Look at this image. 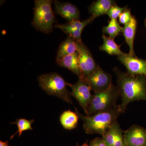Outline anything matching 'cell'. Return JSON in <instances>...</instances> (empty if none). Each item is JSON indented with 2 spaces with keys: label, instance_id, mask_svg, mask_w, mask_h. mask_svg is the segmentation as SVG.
I'll return each instance as SVG.
<instances>
[{
  "label": "cell",
  "instance_id": "cell-1",
  "mask_svg": "<svg viewBox=\"0 0 146 146\" xmlns=\"http://www.w3.org/2000/svg\"><path fill=\"white\" fill-rule=\"evenodd\" d=\"M117 78V86L121 97L119 107L122 113L128 104L135 101H146V78L143 75H132L122 72L117 67L113 69Z\"/></svg>",
  "mask_w": 146,
  "mask_h": 146
},
{
  "label": "cell",
  "instance_id": "cell-2",
  "mask_svg": "<svg viewBox=\"0 0 146 146\" xmlns=\"http://www.w3.org/2000/svg\"><path fill=\"white\" fill-rule=\"evenodd\" d=\"M75 108L79 117L83 121L85 133L90 134L97 133L102 136L117 121L118 117L122 113L119 105L112 109L98 112L90 116L82 115L76 108Z\"/></svg>",
  "mask_w": 146,
  "mask_h": 146
},
{
  "label": "cell",
  "instance_id": "cell-3",
  "mask_svg": "<svg viewBox=\"0 0 146 146\" xmlns=\"http://www.w3.org/2000/svg\"><path fill=\"white\" fill-rule=\"evenodd\" d=\"M39 86L48 95L54 96L72 104L71 94L67 88V82L58 73L43 74L38 76Z\"/></svg>",
  "mask_w": 146,
  "mask_h": 146
},
{
  "label": "cell",
  "instance_id": "cell-4",
  "mask_svg": "<svg viewBox=\"0 0 146 146\" xmlns=\"http://www.w3.org/2000/svg\"><path fill=\"white\" fill-rule=\"evenodd\" d=\"M51 0L35 1L34 17L32 25L37 31L49 34L53 28L55 18Z\"/></svg>",
  "mask_w": 146,
  "mask_h": 146
},
{
  "label": "cell",
  "instance_id": "cell-5",
  "mask_svg": "<svg viewBox=\"0 0 146 146\" xmlns=\"http://www.w3.org/2000/svg\"><path fill=\"white\" fill-rule=\"evenodd\" d=\"M120 96L117 86L113 84L106 91L95 93L90 102L86 115L91 116L116 107L117 106V101Z\"/></svg>",
  "mask_w": 146,
  "mask_h": 146
},
{
  "label": "cell",
  "instance_id": "cell-6",
  "mask_svg": "<svg viewBox=\"0 0 146 146\" xmlns=\"http://www.w3.org/2000/svg\"><path fill=\"white\" fill-rule=\"evenodd\" d=\"M83 79L95 94L106 91L113 85L112 75L105 72L99 65L91 75Z\"/></svg>",
  "mask_w": 146,
  "mask_h": 146
},
{
  "label": "cell",
  "instance_id": "cell-7",
  "mask_svg": "<svg viewBox=\"0 0 146 146\" xmlns=\"http://www.w3.org/2000/svg\"><path fill=\"white\" fill-rule=\"evenodd\" d=\"M67 85L72 89L71 95L75 98L87 115L88 108L93 96L90 86L84 79L81 78H78L74 84L67 83Z\"/></svg>",
  "mask_w": 146,
  "mask_h": 146
},
{
  "label": "cell",
  "instance_id": "cell-8",
  "mask_svg": "<svg viewBox=\"0 0 146 146\" xmlns=\"http://www.w3.org/2000/svg\"><path fill=\"white\" fill-rule=\"evenodd\" d=\"M77 42L79 63L83 79H85L91 75L99 65L94 60L90 51L82 41Z\"/></svg>",
  "mask_w": 146,
  "mask_h": 146
},
{
  "label": "cell",
  "instance_id": "cell-9",
  "mask_svg": "<svg viewBox=\"0 0 146 146\" xmlns=\"http://www.w3.org/2000/svg\"><path fill=\"white\" fill-rule=\"evenodd\" d=\"M118 59L125 66L128 74L132 75L146 76V60L126 53L118 56Z\"/></svg>",
  "mask_w": 146,
  "mask_h": 146
},
{
  "label": "cell",
  "instance_id": "cell-10",
  "mask_svg": "<svg viewBox=\"0 0 146 146\" xmlns=\"http://www.w3.org/2000/svg\"><path fill=\"white\" fill-rule=\"evenodd\" d=\"M123 136L126 146H146V129L141 126H131Z\"/></svg>",
  "mask_w": 146,
  "mask_h": 146
},
{
  "label": "cell",
  "instance_id": "cell-11",
  "mask_svg": "<svg viewBox=\"0 0 146 146\" xmlns=\"http://www.w3.org/2000/svg\"><path fill=\"white\" fill-rule=\"evenodd\" d=\"M55 12L56 14L71 22L79 20L80 13L77 7L72 4L56 0L54 1Z\"/></svg>",
  "mask_w": 146,
  "mask_h": 146
},
{
  "label": "cell",
  "instance_id": "cell-12",
  "mask_svg": "<svg viewBox=\"0 0 146 146\" xmlns=\"http://www.w3.org/2000/svg\"><path fill=\"white\" fill-rule=\"evenodd\" d=\"M58 65L61 67L67 68L78 76V78L83 79L82 73L78 61V53L69 55L62 59L56 61Z\"/></svg>",
  "mask_w": 146,
  "mask_h": 146
},
{
  "label": "cell",
  "instance_id": "cell-13",
  "mask_svg": "<svg viewBox=\"0 0 146 146\" xmlns=\"http://www.w3.org/2000/svg\"><path fill=\"white\" fill-rule=\"evenodd\" d=\"M137 25V21L135 16H133L130 22L123 27L122 31L129 48V54L133 56H136L133 49V43L136 34Z\"/></svg>",
  "mask_w": 146,
  "mask_h": 146
},
{
  "label": "cell",
  "instance_id": "cell-14",
  "mask_svg": "<svg viewBox=\"0 0 146 146\" xmlns=\"http://www.w3.org/2000/svg\"><path fill=\"white\" fill-rule=\"evenodd\" d=\"M115 3L112 0H98L92 3L88 9L94 19L99 16L107 14L111 7Z\"/></svg>",
  "mask_w": 146,
  "mask_h": 146
},
{
  "label": "cell",
  "instance_id": "cell-15",
  "mask_svg": "<svg viewBox=\"0 0 146 146\" xmlns=\"http://www.w3.org/2000/svg\"><path fill=\"white\" fill-rule=\"evenodd\" d=\"M78 42L72 37L68 36L65 41L60 44L56 55V61L77 52Z\"/></svg>",
  "mask_w": 146,
  "mask_h": 146
},
{
  "label": "cell",
  "instance_id": "cell-16",
  "mask_svg": "<svg viewBox=\"0 0 146 146\" xmlns=\"http://www.w3.org/2000/svg\"><path fill=\"white\" fill-rule=\"evenodd\" d=\"M79 117L76 112L66 110L60 115V121L65 129L72 130L77 127Z\"/></svg>",
  "mask_w": 146,
  "mask_h": 146
},
{
  "label": "cell",
  "instance_id": "cell-17",
  "mask_svg": "<svg viewBox=\"0 0 146 146\" xmlns=\"http://www.w3.org/2000/svg\"><path fill=\"white\" fill-rule=\"evenodd\" d=\"M102 38L103 39V43L100 47V50L105 52L108 54L117 55L118 56L125 54V53L123 52L120 49L121 45L117 44L114 39H111L104 35H102Z\"/></svg>",
  "mask_w": 146,
  "mask_h": 146
},
{
  "label": "cell",
  "instance_id": "cell-18",
  "mask_svg": "<svg viewBox=\"0 0 146 146\" xmlns=\"http://www.w3.org/2000/svg\"><path fill=\"white\" fill-rule=\"evenodd\" d=\"M94 20L93 17L91 16L85 21H80L79 20H75L69 22L68 23L65 24H56L55 25L54 27L56 28L60 29L64 33L70 31L76 30L83 31L85 27L94 21Z\"/></svg>",
  "mask_w": 146,
  "mask_h": 146
},
{
  "label": "cell",
  "instance_id": "cell-19",
  "mask_svg": "<svg viewBox=\"0 0 146 146\" xmlns=\"http://www.w3.org/2000/svg\"><path fill=\"white\" fill-rule=\"evenodd\" d=\"M123 29L117 19H110L108 21V25L103 27L102 31L104 33L108 35L110 38L114 39L122 33Z\"/></svg>",
  "mask_w": 146,
  "mask_h": 146
},
{
  "label": "cell",
  "instance_id": "cell-20",
  "mask_svg": "<svg viewBox=\"0 0 146 146\" xmlns=\"http://www.w3.org/2000/svg\"><path fill=\"white\" fill-rule=\"evenodd\" d=\"M34 122V120L33 119L29 120L23 118L17 119L16 121L11 123L16 124L18 127V130L16 133L11 136L10 139H12L17 133H18L19 136H21L23 132L25 131L33 130L32 124Z\"/></svg>",
  "mask_w": 146,
  "mask_h": 146
},
{
  "label": "cell",
  "instance_id": "cell-21",
  "mask_svg": "<svg viewBox=\"0 0 146 146\" xmlns=\"http://www.w3.org/2000/svg\"><path fill=\"white\" fill-rule=\"evenodd\" d=\"M127 9V6L121 7L115 3L111 7L108 11L107 14L111 19H117Z\"/></svg>",
  "mask_w": 146,
  "mask_h": 146
},
{
  "label": "cell",
  "instance_id": "cell-22",
  "mask_svg": "<svg viewBox=\"0 0 146 146\" xmlns=\"http://www.w3.org/2000/svg\"><path fill=\"white\" fill-rule=\"evenodd\" d=\"M124 133L120 127L119 123L117 122L114 146H125Z\"/></svg>",
  "mask_w": 146,
  "mask_h": 146
},
{
  "label": "cell",
  "instance_id": "cell-23",
  "mask_svg": "<svg viewBox=\"0 0 146 146\" xmlns=\"http://www.w3.org/2000/svg\"><path fill=\"white\" fill-rule=\"evenodd\" d=\"M133 17L131 15L130 9L127 8L119 17V22L120 23L125 25L130 22Z\"/></svg>",
  "mask_w": 146,
  "mask_h": 146
},
{
  "label": "cell",
  "instance_id": "cell-24",
  "mask_svg": "<svg viewBox=\"0 0 146 146\" xmlns=\"http://www.w3.org/2000/svg\"><path fill=\"white\" fill-rule=\"evenodd\" d=\"M90 146H107L105 141L102 138H94L90 142Z\"/></svg>",
  "mask_w": 146,
  "mask_h": 146
},
{
  "label": "cell",
  "instance_id": "cell-25",
  "mask_svg": "<svg viewBox=\"0 0 146 146\" xmlns=\"http://www.w3.org/2000/svg\"><path fill=\"white\" fill-rule=\"evenodd\" d=\"M0 146H9L8 141L3 142L1 141H0Z\"/></svg>",
  "mask_w": 146,
  "mask_h": 146
},
{
  "label": "cell",
  "instance_id": "cell-26",
  "mask_svg": "<svg viewBox=\"0 0 146 146\" xmlns=\"http://www.w3.org/2000/svg\"><path fill=\"white\" fill-rule=\"evenodd\" d=\"M76 146H90V145H88V144H87V142H86V143H85L83 144V145H79L78 144H77V145Z\"/></svg>",
  "mask_w": 146,
  "mask_h": 146
},
{
  "label": "cell",
  "instance_id": "cell-27",
  "mask_svg": "<svg viewBox=\"0 0 146 146\" xmlns=\"http://www.w3.org/2000/svg\"><path fill=\"white\" fill-rule=\"evenodd\" d=\"M145 27H146V19H145Z\"/></svg>",
  "mask_w": 146,
  "mask_h": 146
},
{
  "label": "cell",
  "instance_id": "cell-28",
  "mask_svg": "<svg viewBox=\"0 0 146 146\" xmlns=\"http://www.w3.org/2000/svg\"></svg>",
  "mask_w": 146,
  "mask_h": 146
}]
</instances>
